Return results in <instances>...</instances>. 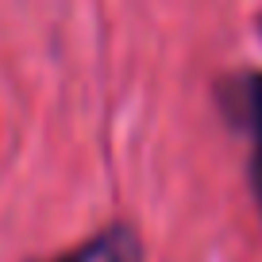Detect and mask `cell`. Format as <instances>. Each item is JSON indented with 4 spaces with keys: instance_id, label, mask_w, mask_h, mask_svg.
I'll return each instance as SVG.
<instances>
[{
    "instance_id": "6da1fadb",
    "label": "cell",
    "mask_w": 262,
    "mask_h": 262,
    "mask_svg": "<svg viewBox=\"0 0 262 262\" xmlns=\"http://www.w3.org/2000/svg\"><path fill=\"white\" fill-rule=\"evenodd\" d=\"M50 262H143V239L131 224L116 220Z\"/></svg>"
},
{
    "instance_id": "7a4b0ae2",
    "label": "cell",
    "mask_w": 262,
    "mask_h": 262,
    "mask_svg": "<svg viewBox=\"0 0 262 262\" xmlns=\"http://www.w3.org/2000/svg\"><path fill=\"white\" fill-rule=\"evenodd\" d=\"M239 97V116H247V131H251V181L254 196L262 208V74H247L235 89Z\"/></svg>"
}]
</instances>
